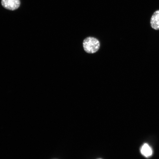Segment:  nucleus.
I'll list each match as a JSON object with an SVG mask.
<instances>
[{
  "label": "nucleus",
  "mask_w": 159,
  "mask_h": 159,
  "mask_svg": "<svg viewBox=\"0 0 159 159\" xmlns=\"http://www.w3.org/2000/svg\"><path fill=\"white\" fill-rule=\"evenodd\" d=\"M141 153L146 157H148L152 154V148L147 144H145L142 147L141 149Z\"/></svg>",
  "instance_id": "obj_4"
},
{
  "label": "nucleus",
  "mask_w": 159,
  "mask_h": 159,
  "mask_svg": "<svg viewBox=\"0 0 159 159\" xmlns=\"http://www.w3.org/2000/svg\"><path fill=\"white\" fill-rule=\"evenodd\" d=\"M100 45L98 40L92 37L87 38L83 42V46L85 51L89 53L96 52L99 49Z\"/></svg>",
  "instance_id": "obj_1"
},
{
  "label": "nucleus",
  "mask_w": 159,
  "mask_h": 159,
  "mask_svg": "<svg viewBox=\"0 0 159 159\" xmlns=\"http://www.w3.org/2000/svg\"><path fill=\"white\" fill-rule=\"evenodd\" d=\"M151 27L155 30H159V10L155 11L151 17Z\"/></svg>",
  "instance_id": "obj_3"
},
{
  "label": "nucleus",
  "mask_w": 159,
  "mask_h": 159,
  "mask_svg": "<svg viewBox=\"0 0 159 159\" xmlns=\"http://www.w3.org/2000/svg\"><path fill=\"white\" fill-rule=\"evenodd\" d=\"M1 3L5 8L15 11L19 8L20 5V0H2Z\"/></svg>",
  "instance_id": "obj_2"
}]
</instances>
